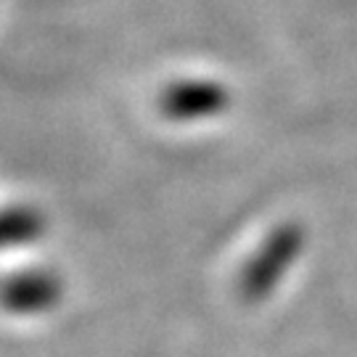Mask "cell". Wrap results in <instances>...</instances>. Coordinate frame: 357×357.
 Wrapping results in <instances>:
<instances>
[{
  "mask_svg": "<svg viewBox=\"0 0 357 357\" xmlns=\"http://www.w3.org/2000/svg\"><path fill=\"white\" fill-rule=\"evenodd\" d=\"M307 243V233L299 222H281L265 236V241L257 246V252L241 268L238 275V294L243 302L257 305L265 302L294 268V262L302 257Z\"/></svg>",
  "mask_w": 357,
  "mask_h": 357,
  "instance_id": "1",
  "label": "cell"
},
{
  "mask_svg": "<svg viewBox=\"0 0 357 357\" xmlns=\"http://www.w3.org/2000/svg\"><path fill=\"white\" fill-rule=\"evenodd\" d=\"M48 230V217L35 204L0 206V252L13 246H29Z\"/></svg>",
  "mask_w": 357,
  "mask_h": 357,
  "instance_id": "4",
  "label": "cell"
},
{
  "mask_svg": "<svg viewBox=\"0 0 357 357\" xmlns=\"http://www.w3.org/2000/svg\"><path fill=\"white\" fill-rule=\"evenodd\" d=\"M64 278L53 268L13 270L0 278V310L11 315H43L61 305Z\"/></svg>",
  "mask_w": 357,
  "mask_h": 357,
  "instance_id": "2",
  "label": "cell"
},
{
  "mask_svg": "<svg viewBox=\"0 0 357 357\" xmlns=\"http://www.w3.org/2000/svg\"><path fill=\"white\" fill-rule=\"evenodd\" d=\"M228 106V88L215 79H178L159 96V112L172 122H199L220 116Z\"/></svg>",
  "mask_w": 357,
  "mask_h": 357,
  "instance_id": "3",
  "label": "cell"
}]
</instances>
